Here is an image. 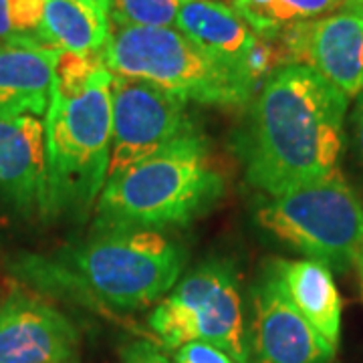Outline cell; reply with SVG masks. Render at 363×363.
<instances>
[{
    "instance_id": "8",
    "label": "cell",
    "mask_w": 363,
    "mask_h": 363,
    "mask_svg": "<svg viewBox=\"0 0 363 363\" xmlns=\"http://www.w3.org/2000/svg\"><path fill=\"white\" fill-rule=\"evenodd\" d=\"M182 97L140 79L113 75L107 180L157 154L192 125Z\"/></svg>"
},
{
    "instance_id": "13",
    "label": "cell",
    "mask_w": 363,
    "mask_h": 363,
    "mask_svg": "<svg viewBox=\"0 0 363 363\" xmlns=\"http://www.w3.org/2000/svg\"><path fill=\"white\" fill-rule=\"evenodd\" d=\"M45 121L35 116L0 119V200L18 210L47 212Z\"/></svg>"
},
{
    "instance_id": "6",
    "label": "cell",
    "mask_w": 363,
    "mask_h": 363,
    "mask_svg": "<svg viewBox=\"0 0 363 363\" xmlns=\"http://www.w3.org/2000/svg\"><path fill=\"white\" fill-rule=\"evenodd\" d=\"M257 220L279 242L329 269L347 271L363 259V204L341 172L271 196Z\"/></svg>"
},
{
    "instance_id": "16",
    "label": "cell",
    "mask_w": 363,
    "mask_h": 363,
    "mask_svg": "<svg viewBox=\"0 0 363 363\" xmlns=\"http://www.w3.org/2000/svg\"><path fill=\"white\" fill-rule=\"evenodd\" d=\"M111 33L109 16L79 0H47L40 43L71 52H101Z\"/></svg>"
},
{
    "instance_id": "27",
    "label": "cell",
    "mask_w": 363,
    "mask_h": 363,
    "mask_svg": "<svg viewBox=\"0 0 363 363\" xmlns=\"http://www.w3.org/2000/svg\"><path fill=\"white\" fill-rule=\"evenodd\" d=\"M362 262H363V259H362ZM362 262H359V264H362Z\"/></svg>"
},
{
    "instance_id": "24",
    "label": "cell",
    "mask_w": 363,
    "mask_h": 363,
    "mask_svg": "<svg viewBox=\"0 0 363 363\" xmlns=\"http://www.w3.org/2000/svg\"><path fill=\"white\" fill-rule=\"evenodd\" d=\"M79 2L89 4V6H93L95 11L107 14V16H109V11H111V4H113V0H79Z\"/></svg>"
},
{
    "instance_id": "15",
    "label": "cell",
    "mask_w": 363,
    "mask_h": 363,
    "mask_svg": "<svg viewBox=\"0 0 363 363\" xmlns=\"http://www.w3.org/2000/svg\"><path fill=\"white\" fill-rule=\"evenodd\" d=\"M272 272L285 286L291 303L337 351L341 335V297L331 269L319 260H272Z\"/></svg>"
},
{
    "instance_id": "1",
    "label": "cell",
    "mask_w": 363,
    "mask_h": 363,
    "mask_svg": "<svg viewBox=\"0 0 363 363\" xmlns=\"http://www.w3.org/2000/svg\"><path fill=\"white\" fill-rule=\"evenodd\" d=\"M347 97L307 65L260 83L238 142L247 180L269 196L341 172Z\"/></svg>"
},
{
    "instance_id": "23",
    "label": "cell",
    "mask_w": 363,
    "mask_h": 363,
    "mask_svg": "<svg viewBox=\"0 0 363 363\" xmlns=\"http://www.w3.org/2000/svg\"><path fill=\"white\" fill-rule=\"evenodd\" d=\"M11 39V21H9V0H0V45Z\"/></svg>"
},
{
    "instance_id": "25",
    "label": "cell",
    "mask_w": 363,
    "mask_h": 363,
    "mask_svg": "<svg viewBox=\"0 0 363 363\" xmlns=\"http://www.w3.org/2000/svg\"><path fill=\"white\" fill-rule=\"evenodd\" d=\"M345 11H351V13H357L363 16V0H345Z\"/></svg>"
},
{
    "instance_id": "18",
    "label": "cell",
    "mask_w": 363,
    "mask_h": 363,
    "mask_svg": "<svg viewBox=\"0 0 363 363\" xmlns=\"http://www.w3.org/2000/svg\"><path fill=\"white\" fill-rule=\"evenodd\" d=\"M182 0H113L109 23L117 26L176 28Z\"/></svg>"
},
{
    "instance_id": "17",
    "label": "cell",
    "mask_w": 363,
    "mask_h": 363,
    "mask_svg": "<svg viewBox=\"0 0 363 363\" xmlns=\"http://www.w3.org/2000/svg\"><path fill=\"white\" fill-rule=\"evenodd\" d=\"M230 6L257 35L274 37L286 26L335 13L345 0H230Z\"/></svg>"
},
{
    "instance_id": "20",
    "label": "cell",
    "mask_w": 363,
    "mask_h": 363,
    "mask_svg": "<svg viewBox=\"0 0 363 363\" xmlns=\"http://www.w3.org/2000/svg\"><path fill=\"white\" fill-rule=\"evenodd\" d=\"M176 363H236L220 347L206 341H190L176 350Z\"/></svg>"
},
{
    "instance_id": "22",
    "label": "cell",
    "mask_w": 363,
    "mask_h": 363,
    "mask_svg": "<svg viewBox=\"0 0 363 363\" xmlns=\"http://www.w3.org/2000/svg\"><path fill=\"white\" fill-rule=\"evenodd\" d=\"M355 99H357V104L353 109V133H355V145L359 152V160L363 164V93Z\"/></svg>"
},
{
    "instance_id": "9",
    "label": "cell",
    "mask_w": 363,
    "mask_h": 363,
    "mask_svg": "<svg viewBox=\"0 0 363 363\" xmlns=\"http://www.w3.org/2000/svg\"><path fill=\"white\" fill-rule=\"evenodd\" d=\"M176 30L245 73L257 87L272 71L289 65L279 35L260 37L230 4L218 0H182Z\"/></svg>"
},
{
    "instance_id": "21",
    "label": "cell",
    "mask_w": 363,
    "mask_h": 363,
    "mask_svg": "<svg viewBox=\"0 0 363 363\" xmlns=\"http://www.w3.org/2000/svg\"><path fill=\"white\" fill-rule=\"evenodd\" d=\"M123 363H172L157 350L156 345L147 341H135L123 350Z\"/></svg>"
},
{
    "instance_id": "10",
    "label": "cell",
    "mask_w": 363,
    "mask_h": 363,
    "mask_svg": "<svg viewBox=\"0 0 363 363\" xmlns=\"http://www.w3.org/2000/svg\"><path fill=\"white\" fill-rule=\"evenodd\" d=\"M289 65H307L347 99L363 93V16L351 11L297 23L277 33Z\"/></svg>"
},
{
    "instance_id": "7",
    "label": "cell",
    "mask_w": 363,
    "mask_h": 363,
    "mask_svg": "<svg viewBox=\"0 0 363 363\" xmlns=\"http://www.w3.org/2000/svg\"><path fill=\"white\" fill-rule=\"evenodd\" d=\"M147 323L168 350L206 341L236 363H248L242 298L233 264L206 260L176 283L157 303Z\"/></svg>"
},
{
    "instance_id": "11",
    "label": "cell",
    "mask_w": 363,
    "mask_h": 363,
    "mask_svg": "<svg viewBox=\"0 0 363 363\" xmlns=\"http://www.w3.org/2000/svg\"><path fill=\"white\" fill-rule=\"evenodd\" d=\"M250 345L257 363H329L335 350L291 303L269 267L252 291Z\"/></svg>"
},
{
    "instance_id": "5",
    "label": "cell",
    "mask_w": 363,
    "mask_h": 363,
    "mask_svg": "<svg viewBox=\"0 0 363 363\" xmlns=\"http://www.w3.org/2000/svg\"><path fill=\"white\" fill-rule=\"evenodd\" d=\"M67 262L69 277L107 307L138 311L174 289L186 248L160 230L113 228L73 248Z\"/></svg>"
},
{
    "instance_id": "26",
    "label": "cell",
    "mask_w": 363,
    "mask_h": 363,
    "mask_svg": "<svg viewBox=\"0 0 363 363\" xmlns=\"http://www.w3.org/2000/svg\"><path fill=\"white\" fill-rule=\"evenodd\" d=\"M359 267H362V285H363V262H362V264H359Z\"/></svg>"
},
{
    "instance_id": "19",
    "label": "cell",
    "mask_w": 363,
    "mask_h": 363,
    "mask_svg": "<svg viewBox=\"0 0 363 363\" xmlns=\"http://www.w3.org/2000/svg\"><path fill=\"white\" fill-rule=\"evenodd\" d=\"M47 0H9L11 39L9 43H40V26ZM45 47V45H43Z\"/></svg>"
},
{
    "instance_id": "14",
    "label": "cell",
    "mask_w": 363,
    "mask_h": 363,
    "mask_svg": "<svg viewBox=\"0 0 363 363\" xmlns=\"http://www.w3.org/2000/svg\"><path fill=\"white\" fill-rule=\"evenodd\" d=\"M59 52L35 43L0 45V119L47 116Z\"/></svg>"
},
{
    "instance_id": "3",
    "label": "cell",
    "mask_w": 363,
    "mask_h": 363,
    "mask_svg": "<svg viewBox=\"0 0 363 363\" xmlns=\"http://www.w3.org/2000/svg\"><path fill=\"white\" fill-rule=\"evenodd\" d=\"M111 81L104 65L77 93L51 91L45 116L51 214H85L97 204L111 154Z\"/></svg>"
},
{
    "instance_id": "2",
    "label": "cell",
    "mask_w": 363,
    "mask_h": 363,
    "mask_svg": "<svg viewBox=\"0 0 363 363\" xmlns=\"http://www.w3.org/2000/svg\"><path fill=\"white\" fill-rule=\"evenodd\" d=\"M224 194L202 133L190 128L157 154L105 182L95 204V233L186 226Z\"/></svg>"
},
{
    "instance_id": "12",
    "label": "cell",
    "mask_w": 363,
    "mask_h": 363,
    "mask_svg": "<svg viewBox=\"0 0 363 363\" xmlns=\"http://www.w3.org/2000/svg\"><path fill=\"white\" fill-rule=\"evenodd\" d=\"M79 333L61 311L28 295L0 307V363H71Z\"/></svg>"
},
{
    "instance_id": "4",
    "label": "cell",
    "mask_w": 363,
    "mask_h": 363,
    "mask_svg": "<svg viewBox=\"0 0 363 363\" xmlns=\"http://www.w3.org/2000/svg\"><path fill=\"white\" fill-rule=\"evenodd\" d=\"M101 57L113 75L147 81L184 101L242 105L259 89L176 28L111 25Z\"/></svg>"
},
{
    "instance_id": "28",
    "label": "cell",
    "mask_w": 363,
    "mask_h": 363,
    "mask_svg": "<svg viewBox=\"0 0 363 363\" xmlns=\"http://www.w3.org/2000/svg\"><path fill=\"white\" fill-rule=\"evenodd\" d=\"M71 363H73V362H71Z\"/></svg>"
}]
</instances>
